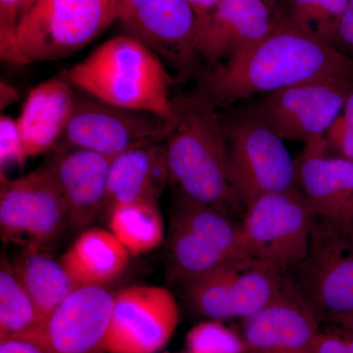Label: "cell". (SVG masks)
<instances>
[{"label": "cell", "instance_id": "1", "mask_svg": "<svg viewBox=\"0 0 353 353\" xmlns=\"http://www.w3.org/2000/svg\"><path fill=\"white\" fill-rule=\"evenodd\" d=\"M353 77V60L285 19L259 43L199 76L196 94L217 108L326 77Z\"/></svg>", "mask_w": 353, "mask_h": 353}, {"label": "cell", "instance_id": "2", "mask_svg": "<svg viewBox=\"0 0 353 353\" xmlns=\"http://www.w3.org/2000/svg\"><path fill=\"white\" fill-rule=\"evenodd\" d=\"M174 113L163 141L169 183L187 197L229 217L245 214L228 150L222 114L201 95L173 97Z\"/></svg>", "mask_w": 353, "mask_h": 353}, {"label": "cell", "instance_id": "3", "mask_svg": "<svg viewBox=\"0 0 353 353\" xmlns=\"http://www.w3.org/2000/svg\"><path fill=\"white\" fill-rule=\"evenodd\" d=\"M66 76L74 88L99 101L167 121L173 116L174 79L159 57L129 34L104 41Z\"/></svg>", "mask_w": 353, "mask_h": 353}, {"label": "cell", "instance_id": "4", "mask_svg": "<svg viewBox=\"0 0 353 353\" xmlns=\"http://www.w3.org/2000/svg\"><path fill=\"white\" fill-rule=\"evenodd\" d=\"M116 0H37L21 18L25 64L57 61L82 50L115 22Z\"/></svg>", "mask_w": 353, "mask_h": 353}, {"label": "cell", "instance_id": "5", "mask_svg": "<svg viewBox=\"0 0 353 353\" xmlns=\"http://www.w3.org/2000/svg\"><path fill=\"white\" fill-rule=\"evenodd\" d=\"M166 243L167 276L183 284L246 256L240 223L183 196L174 203Z\"/></svg>", "mask_w": 353, "mask_h": 353}, {"label": "cell", "instance_id": "6", "mask_svg": "<svg viewBox=\"0 0 353 353\" xmlns=\"http://www.w3.org/2000/svg\"><path fill=\"white\" fill-rule=\"evenodd\" d=\"M316 215L296 187L259 197L241 222L246 256L287 273L307 256Z\"/></svg>", "mask_w": 353, "mask_h": 353}, {"label": "cell", "instance_id": "7", "mask_svg": "<svg viewBox=\"0 0 353 353\" xmlns=\"http://www.w3.org/2000/svg\"><path fill=\"white\" fill-rule=\"evenodd\" d=\"M232 171L245 208L296 187V160L285 141L248 106L222 115Z\"/></svg>", "mask_w": 353, "mask_h": 353}, {"label": "cell", "instance_id": "8", "mask_svg": "<svg viewBox=\"0 0 353 353\" xmlns=\"http://www.w3.org/2000/svg\"><path fill=\"white\" fill-rule=\"evenodd\" d=\"M0 236L6 245L50 252L70 229L57 185L43 166L16 179L0 175Z\"/></svg>", "mask_w": 353, "mask_h": 353}, {"label": "cell", "instance_id": "9", "mask_svg": "<svg viewBox=\"0 0 353 353\" xmlns=\"http://www.w3.org/2000/svg\"><path fill=\"white\" fill-rule=\"evenodd\" d=\"M190 306L209 320L234 319L256 314L288 288L285 274L241 256L185 283Z\"/></svg>", "mask_w": 353, "mask_h": 353}, {"label": "cell", "instance_id": "10", "mask_svg": "<svg viewBox=\"0 0 353 353\" xmlns=\"http://www.w3.org/2000/svg\"><path fill=\"white\" fill-rule=\"evenodd\" d=\"M353 77H326L276 90L245 104L283 141L323 139L341 115Z\"/></svg>", "mask_w": 353, "mask_h": 353}, {"label": "cell", "instance_id": "11", "mask_svg": "<svg viewBox=\"0 0 353 353\" xmlns=\"http://www.w3.org/2000/svg\"><path fill=\"white\" fill-rule=\"evenodd\" d=\"M168 129L169 121L154 114L77 94L68 125L53 150H85L113 158L138 146L163 143Z\"/></svg>", "mask_w": 353, "mask_h": 353}, {"label": "cell", "instance_id": "12", "mask_svg": "<svg viewBox=\"0 0 353 353\" xmlns=\"http://www.w3.org/2000/svg\"><path fill=\"white\" fill-rule=\"evenodd\" d=\"M290 281L320 318L353 311V231L316 217L306 259Z\"/></svg>", "mask_w": 353, "mask_h": 353}, {"label": "cell", "instance_id": "13", "mask_svg": "<svg viewBox=\"0 0 353 353\" xmlns=\"http://www.w3.org/2000/svg\"><path fill=\"white\" fill-rule=\"evenodd\" d=\"M117 17L126 34L190 78L199 71L197 17L187 0H116Z\"/></svg>", "mask_w": 353, "mask_h": 353}, {"label": "cell", "instance_id": "14", "mask_svg": "<svg viewBox=\"0 0 353 353\" xmlns=\"http://www.w3.org/2000/svg\"><path fill=\"white\" fill-rule=\"evenodd\" d=\"M179 322L180 309L170 290L157 285L125 288L114 294L106 352H159Z\"/></svg>", "mask_w": 353, "mask_h": 353}, {"label": "cell", "instance_id": "15", "mask_svg": "<svg viewBox=\"0 0 353 353\" xmlns=\"http://www.w3.org/2000/svg\"><path fill=\"white\" fill-rule=\"evenodd\" d=\"M114 306L106 288L78 287L38 327L17 338L46 353H105Z\"/></svg>", "mask_w": 353, "mask_h": 353}, {"label": "cell", "instance_id": "16", "mask_svg": "<svg viewBox=\"0 0 353 353\" xmlns=\"http://www.w3.org/2000/svg\"><path fill=\"white\" fill-rule=\"evenodd\" d=\"M283 19L276 0H223L197 19V50L211 67L224 63L252 48Z\"/></svg>", "mask_w": 353, "mask_h": 353}, {"label": "cell", "instance_id": "17", "mask_svg": "<svg viewBox=\"0 0 353 353\" xmlns=\"http://www.w3.org/2000/svg\"><path fill=\"white\" fill-rule=\"evenodd\" d=\"M296 187L316 217L352 229L353 160L327 154L324 138L306 143L296 160Z\"/></svg>", "mask_w": 353, "mask_h": 353}, {"label": "cell", "instance_id": "18", "mask_svg": "<svg viewBox=\"0 0 353 353\" xmlns=\"http://www.w3.org/2000/svg\"><path fill=\"white\" fill-rule=\"evenodd\" d=\"M320 317L290 285L273 303L243 319L246 353H313Z\"/></svg>", "mask_w": 353, "mask_h": 353}, {"label": "cell", "instance_id": "19", "mask_svg": "<svg viewBox=\"0 0 353 353\" xmlns=\"http://www.w3.org/2000/svg\"><path fill=\"white\" fill-rule=\"evenodd\" d=\"M52 152L43 166L63 197L70 230L81 233L104 214L112 158L85 150Z\"/></svg>", "mask_w": 353, "mask_h": 353}, {"label": "cell", "instance_id": "20", "mask_svg": "<svg viewBox=\"0 0 353 353\" xmlns=\"http://www.w3.org/2000/svg\"><path fill=\"white\" fill-rule=\"evenodd\" d=\"M76 97L66 74L32 88L17 119L29 158L53 150L68 125Z\"/></svg>", "mask_w": 353, "mask_h": 353}, {"label": "cell", "instance_id": "21", "mask_svg": "<svg viewBox=\"0 0 353 353\" xmlns=\"http://www.w3.org/2000/svg\"><path fill=\"white\" fill-rule=\"evenodd\" d=\"M169 183L163 143L138 146L111 160L104 218L116 206L134 202L158 203Z\"/></svg>", "mask_w": 353, "mask_h": 353}, {"label": "cell", "instance_id": "22", "mask_svg": "<svg viewBox=\"0 0 353 353\" xmlns=\"http://www.w3.org/2000/svg\"><path fill=\"white\" fill-rule=\"evenodd\" d=\"M132 255L110 231L88 228L60 257L78 287L106 288L127 270Z\"/></svg>", "mask_w": 353, "mask_h": 353}, {"label": "cell", "instance_id": "23", "mask_svg": "<svg viewBox=\"0 0 353 353\" xmlns=\"http://www.w3.org/2000/svg\"><path fill=\"white\" fill-rule=\"evenodd\" d=\"M11 263L41 322L78 288L60 259H55L50 252L23 248Z\"/></svg>", "mask_w": 353, "mask_h": 353}, {"label": "cell", "instance_id": "24", "mask_svg": "<svg viewBox=\"0 0 353 353\" xmlns=\"http://www.w3.org/2000/svg\"><path fill=\"white\" fill-rule=\"evenodd\" d=\"M106 219L111 233L131 255L145 254L163 243L164 223L158 203L139 201L116 206Z\"/></svg>", "mask_w": 353, "mask_h": 353}, {"label": "cell", "instance_id": "25", "mask_svg": "<svg viewBox=\"0 0 353 353\" xmlns=\"http://www.w3.org/2000/svg\"><path fill=\"white\" fill-rule=\"evenodd\" d=\"M34 301L12 263L2 255L0 264V341L17 339L41 324Z\"/></svg>", "mask_w": 353, "mask_h": 353}, {"label": "cell", "instance_id": "26", "mask_svg": "<svg viewBox=\"0 0 353 353\" xmlns=\"http://www.w3.org/2000/svg\"><path fill=\"white\" fill-rule=\"evenodd\" d=\"M350 0H279L285 19L309 28L316 34L336 24Z\"/></svg>", "mask_w": 353, "mask_h": 353}, {"label": "cell", "instance_id": "27", "mask_svg": "<svg viewBox=\"0 0 353 353\" xmlns=\"http://www.w3.org/2000/svg\"><path fill=\"white\" fill-rule=\"evenodd\" d=\"M185 345L189 353H246L241 334L217 320L194 326L187 334Z\"/></svg>", "mask_w": 353, "mask_h": 353}, {"label": "cell", "instance_id": "28", "mask_svg": "<svg viewBox=\"0 0 353 353\" xmlns=\"http://www.w3.org/2000/svg\"><path fill=\"white\" fill-rule=\"evenodd\" d=\"M24 0H0V58L2 62L26 65L19 48L17 32Z\"/></svg>", "mask_w": 353, "mask_h": 353}, {"label": "cell", "instance_id": "29", "mask_svg": "<svg viewBox=\"0 0 353 353\" xmlns=\"http://www.w3.org/2000/svg\"><path fill=\"white\" fill-rule=\"evenodd\" d=\"M327 154L353 160V90L345 101L341 115L336 118L324 137Z\"/></svg>", "mask_w": 353, "mask_h": 353}, {"label": "cell", "instance_id": "30", "mask_svg": "<svg viewBox=\"0 0 353 353\" xmlns=\"http://www.w3.org/2000/svg\"><path fill=\"white\" fill-rule=\"evenodd\" d=\"M24 141L17 120L10 116L0 117V170L9 166H24L27 161Z\"/></svg>", "mask_w": 353, "mask_h": 353}, {"label": "cell", "instance_id": "31", "mask_svg": "<svg viewBox=\"0 0 353 353\" xmlns=\"http://www.w3.org/2000/svg\"><path fill=\"white\" fill-rule=\"evenodd\" d=\"M322 41L353 60V0L336 24L317 34Z\"/></svg>", "mask_w": 353, "mask_h": 353}, {"label": "cell", "instance_id": "32", "mask_svg": "<svg viewBox=\"0 0 353 353\" xmlns=\"http://www.w3.org/2000/svg\"><path fill=\"white\" fill-rule=\"evenodd\" d=\"M313 353H348L343 331L338 326L320 332Z\"/></svg>", "mask_w": 353, "mask_h": 353}, {"label": "cell", "instance_id": "33", "mask_svg": "<svg viewBox=\"0 0 353 353\" xmlns=\"http://www.w3.org/2000/svg\"><path fill=\"white\" fill-rule=\"evenodd\" d=\"M0 353H46L30 341L9 339L0 341Z\"/></svg>", "mask_w": 353, "mask_h": 353}, {"label": "cell", "instance_id": "34", "mask_svg": "<svg viewBox=\"0 0 353 353\" xmlns=\"http://www.w3.org/2000/svg\"><path fill=\"white\" fill-rule=\"evenodd\" d=\"M19 99V92L10 83L1 80L0 83V108L6 110L7 106L15 103Z\"/></svg>", "mask_w": 353, "mask_h": 353}, {"label": "cell", "instance_id": "35", "mask_svg": "<svg viewBox=\"0 0 353 353\" xmlns=\"http://www.w3.org/2000/svg\"><path fill=\"white\" fill-rule=\"evenodd\" d=\"M187 1L196 13L197 19H201L212 12L223 0H187Z\"/></svg>", "mask_w": 353, "mask_h": 353}, {"label": "cell", "instance_id": "36", "mask_svg": "<svg viewBox=\"0 0 353 353\" xmlns=\"http://www.w3.org/2000/svg\"><path fill=\"white\" fill-rule=\"evenodd\" d=\"M330 321L333 323L334 326L340 327L353 333V311L345 313V314L334 316Z\"/></svg>", "mask_w": 353, "mask_h": 353}, {"label": "cell", "instance_id": "37", "mask_svg": "<svg viewBox=\"0 0 353 353\" xmlns=\"http://www.w3.org/2000/svg\"><path fill=\"white\" fill-rule=\"evenodd\" d=\"M341 329L343 331V336H345V343H347L348 353H353V333L347 330Z\"/></svg>", "mask_w": 353, "mask_h": 353}, {"label": "cell", "instance_id": "38", "mask_svg": "<svg viewBox=\"0 0 353 353\" xmlns=\"http://www.w3.org/2000/svg\"><path fill=\"white\" fill-rule=\"evenodd\" d=\"M36 1L37 0H24V1H23L22 16L25 15V14L28 12V10L31 8L32 4Z\"/></svg>", "mask_w": 353, "mask_h": 353}, {"label": "cell", "instance_id": "39", "mask_svg": "<svg viewBox=\"0 0 353 353\" xmlns=\"http://www.w3.org/2000/svg\"><path fill=\"white\" fill-rule=\"evenodd\" d=\"M352 231H353V223H352Z\"/></svg>", "mask_w": 353, "mask_h": 353}, {"label": "cell", "instance_id": "40", "mask_svg": "<svg viewBox=\"0 0 353 353\" xmlns=\"http://www.w3.org/2000/svg\"><path fill=\"white\" fill-rule=\"evenodd\" d=\"M188 353H189V352H188Z\"/></svg>", "mask_w": 353, "mask_h": 353}]
</instances>
